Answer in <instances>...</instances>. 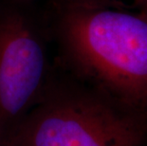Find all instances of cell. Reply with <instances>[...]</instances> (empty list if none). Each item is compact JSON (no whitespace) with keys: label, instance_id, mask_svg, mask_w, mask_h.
Instances as JSON below:
<instances>
[{"label":"cell","instance_id":"cell-1","mask_svg":"<svg viewBox=\"0 0 147 146\" xmlns=\"http://www.w3.org/2000/svg\"><path fill=\"white\" fill-rule=\"evenodd\" d=\"M64 32L87 73L128 104L147 102V13L80 8L67 14Z\"/></svg>","mask_w":147,"mask_h":146},{"label":"cell","instance_id":"cell-2","mask_svg":"<svg viewBox=\"0 0 147 146\" xmlns=\"http://www.w3.org/2000/svg\"><path fill=\"white\" fill-rule=\"evenodd\" d=\"M143 128L102 102L71 98L46 104L22 123L14 146H139Z\"/></svg>","mask_w":147,"mask_h":146},{"label":"cell","instance_id":"cell-3","mask_svg":"<svg viewBox=\"0 0 147 146\" xmlns=\"http://www.w3.org/2000/svg\"><path fill=\"white\" fill-rule=\"evenodd\" d=\"M41 43L20 16L0 21V127L28 107L45 71Z\"/></svg>","mask_w":147,"mask_h":146},{"label":"cell","instance_id":"cell-4","mask_svg":"<svg viewBox=\"0 0 147 146\" xmlns=\"http://www.w3.org/2000/svg\"><path fill=\"white\" fill-rule=\"evenodd\" d=\"M139 7L142 9V11L147 13V0H134Z\"/></svg>","mask_w":147,"mask_h":146}]
</instances>
